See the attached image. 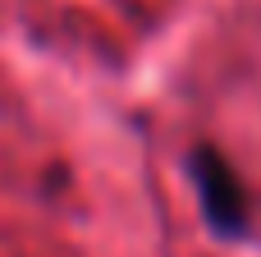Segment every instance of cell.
Listing matches in <instances>:
<instances>
[{"instance_id": "1", "label": "cell", "mask_w": 261, "mask_h": 257, "mask_svg": "<svg viewBox=\"0 0 261 257\" xmlns=\"http://www.w3.org/2000/svg\"><path fill=\"white\" fill-rule=\"evenodd\" d=\"M188 170V184H193V198H197V212L206 221V230L220 239V244H248L252 239V198L234 170V161L211 147V143H197L184 161Z\"/></svg>"}]
</instances>
